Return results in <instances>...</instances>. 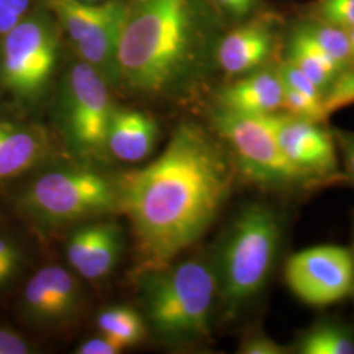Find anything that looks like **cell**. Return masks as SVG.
<instances>
[{"mask_svg":"<svg viewBox=\"0 0 354 354\" xmlns=\"http://www.w3.org/2000/svg\"><path fill=\"white\" fill-rule=\"evenodd\" d=\"M223 150L205 129L183 122L151 163L114 180L117 210L131 226L142 269L172 263L213 225L234 183Z\"/></svg>","mask_w":354,"mask_h":354,"instance_id":"cell-1","label":"cell"},{"mask_svg":"<svg viewBox=\"0 0 354 354\" xmlns=\"http://www.w3.org/2000/svg\"><path fill=\"white\" fill-rule=\"evenodd\" d=\"M218 30L210 0H125L118 86L140 96H175L214 53Z\"/></svg>","mask_w":354,"mask_h":354,"instance_id":"cell-2","label":"cell"},{"mask_svg":"<svg viewBox=\"0 0 354 354\" xmlns=\"http://www.w3.org/2000/svg\"><path fill=\"white\" fill-rule=\"evenodd\" d=\"M216 297L214 266L200 257L140 270L142 315L147 329L168 345L207 337Z\"/></svg>","mask_w":354,"mask_h":354,"instance_id":"cell-3","label":"cell"},{"mask_svg":"<svg viewBox=\"0 0 354 354\" xmlns=\"http://www.w3.org/2000/svg\"><path fill=\"white\" fill-rule=\"evenodd\" d=\"M281 238L279 215L266 203H250L234 219L214 266L218 297L228 310H238L264 290Z\"/></svg>","mask_w":354,"mask_h":354,"instance_id":"cell-4","label":"cell"},{"mask_svg":"<svg viewBox=\"0 0 354 354\" xmlns=\"http://www.w3.org/2000/svg\"><path fill=\"white\" fill-rule=\"evenodd\" d=\"M62 30L44 1L0 36V91L20 104H36L61 58Z\"/></svg>","mask_w":354,"mask_h":354,"instance_id":"cell-5","label":"cell"},{"mask_svg":"<svg viewBox=\"0 0 354 354\" xmlns=\"http://www.w3.org/2000/svg\"><path fill=\"white\" fill-rule=\"evenodd\" d=\"M117 205L114 180L89 165L48 171L36 177L19 200L26 216L44 227H59L114 212Z\"/></svg>","mask_w":354,"mask_h":354,"instance_id":"cell-6","label":"cell"},{"mask_svg":"<svg viewBox=\"0 0 354 354\" xmlns=\"http://www.w3.org/2000/svg\"><path fill=\"white\" fill-rule=\"evenodd\" d=\"M111 84L77 59L64 73L58 96V122L68 147L84 160H104L106 134L115 104Z\"/></svg>","mask_w":354,"mask_h":354,"instance_id":"cell-7","label":"cell"},{"mask_svg":"<svg viewBox=\"0 0 354 354\" xmlns=\"http://www.w3.org/2000/svg\"><path fill=\"white\" fill-rule=\"evenodd\" d=\"M214 127L227 143L235 165L243 176L270 189H291L314 178L291 163L279 147L272 113L243 114L221 109Z\"/></svg>","mask_w":354,"mask_h":354,"instance_id":"cell-8","label":"cell"},{"mask_svg":"<svg viewBox=\"0 0 354 354\" xmlns=\"http://www.w3.org/2000/svg\"><path fill=\"white\" fill-rule=\"evenodd\" d=\"M77 59L99 71L111 86H118V42L125 0L88 3L84 0H44Z\"/></svg>","mask_w":354,"mask_h":354,"instance_id":"cell-9","label":"cell"},{"mask_svg":"<svg viewBox=\"0 0 354 354\" xmlns=\"http://www.w3.org/2000/svg\"><path fill=\"white\" fill-rule=\"evenodd\" d=\"M285 279L292 294L306 304H336L352 294L353 252L329 244L294 253L286 261Z\"/></svg>","mask_w":354,"mask_h":354,"instance_id":"cell-10","label":"cell"},{"mask_svg":"<svg viewBox=\"0 0 354 354\" xmlns=\"http://www.w3.org/2000/svg\"><path fill=\"white\" fill-rule=\"evenodd\" d=\"M82 298L74 272L64 266H44L28 281L21 310L26 319L36 324L59 327L75 319Z\"/></svg>","mask_w":354,"mask_h":354,"instance_id":"cell-11","label":"cell"},{"mask_svg":"<svg viewBox=\"0 0 354 354\" xmlns=\"http://www.w3.org/2000/svg\"><path fill=\"white\" fill-rule=\"evenodd\" d=\"M279 147L292 165L317 180L337 174L335 140L320 122L290 113H272Z\"/></svg>","mask_w":354,"mask_h":354,"instance_id":"cell-12","label":"cell"},{"mask_svg":"<svg viewBox=\"0 0 354 354\" xmlns=\"http://www.w3.org/2000/svg\"><path fill=\"white\" fill-rule=\"evenodd\" d=\"M124 232L115 222H97L76 228L66 243L71 270L87 281L106 279L124 252Z\"/></svg>","mask_w":354,"mask_h":354,"instance_id":"cell-13","label":"cell"},{"mask_svg":"<svg viewBox=\"0 0 354 354\" xmlns=\"http://www.w3.org/2000/svg\"><path fill=\"white\" fill-rule=\"evenodd\" d=\"M273 45L274 38L270 26L264 20H253L219 38L214 58L228 75H244L266 62Z\"/></svg>","mask_w":354,"mask_h":354,"instance_id":"cell-14","label":"cell"},{"mask_svg":"<svg viewBox=\"0 0 354 354\" xmlns=\"http://www.w3.org/2000/svg\"><path fill=\"white\" fill-rule=\"evenodd\" d=\"M50 152V140L42 129L0 120V180L24 175Z\"/></svg>","mask_w":354,"mask_h":354,"instance_id":"cell-15","label":"cell"},{"mask_svg":"<svg viewBox=\"0 0 354 354\" xmlns=\"http://www.w3.org/2000/svg\"><path fill=\"white\" fill-rule=\"evenodd\" d=\"M285 84L277 71L253 70L222 89L218 100L221 109L243 114L279 112L283 104Z\"/></svg>","mask_w":354,"mask_h":354,"instance_id":"cell-16","label":"cell"},{"mask_svg":"<svg viewBox=\"0 0 354 354\" xmlns=\"http://www.w3.org/2000/svg\"><path fill=\"white\" fill-rule=\"evenodd\" d=\"M158 134L159 127L151 115L115 105L108 127L106 150L109 156L125 163L143 162L153 151Z\"/></svg>","mask_w":354,"mask_h":354,"instance_id":"cell-17","label":"cell"},{"mask_svg":"<svg viewBox=\"0 0 354 354\" xmlns=\"http://www.w3.org/2000/svg\"><path fill=\"white\" fill-rule=\"evenodd\" d=\"M289 62L308 76L319 88H326L340 71L328 55L297 29L289 44Z\"/></svg>","mask_w":354,"mask_h":354,"instance_id":"cell-18","label":"cell"},{"mask_svg":"<svg viewBox=\"0 0 354 354\" xmlns=\"http://www.w3.org/2000/svg\"><path fill=\"white\" fill-rule=\"evenodd\" d=\"M96 326L100 333L108 335L127 349L143 342L147 333L143 315L125 304L109 306L102 310L96 315Z\"/></svg>","mask_w":354,"mask_h":354,"instance_id":"cell-19","label":"cell"},{"mask_svg":"<svg viewBox=\"0 0 354 354\" xmlns=\"http://www.w3.org/2000/svg\"><path fill=\"white\" fill-rule=\"evenodd\" d=\"M301 354H354V333L336 323H320L304 332L297 344Z\"/></svg>","mask_w":354,"mask_h":354,"instance_id":"cell-20","label":"cell"},{"mask_svg":"<svg viewBox=\"0 0 354 354\" xmlns=\"http://www.w3.org/2000/svg\"><path fill=\"white\" fill-rule=\"evenodd\" d=\"M299 30L324 51L340 70L352 58L351 41L346 30L320 21L301 26Z\"/></svg>","mask_w":354,"mask_h":354,"instance_id":"cell-21","label":"cell"},{"mask_svg":"<svg viewBox=\"0 0 354 354\" xmlns=\"http://www.w3.org/2000/svg\"><path fill=\"white\" fill-rule=\"evenodd\" d=\"M314 13L320 23L344 30L354 28V0H317Z\"/></svg>","mask_w":354,"mask_h":354,"instance_id":"cell-22","label":"cell"},{"mask_svg":"<svg viewBox=\"0 0 354 354\" xmlns=\"http://www.w3.org/2000/svg\"><path fill=\"white\" fill-rule=\"evenodd\" d=\"M282 108H285L288 113L295 117H301L315 122H322L328 117L324 109V102L314 100L288 86H285L283 91Z\"/></svg>","mask_w":354,"mask_h":354,"instance_id":"cell-23","label":"cell"},{"mask_svg":"<svg viewBox=\"0 0 354 354\" xmlns=\"http://www.w3.org/2000/svg\"><path fill=\"white\" fill-rule=\"evenodd\" d=\"M279 75L285 86L295 89L314 100L324 102L322 89L319 88L308 76L304 75L297 66H294L289 61L282 66V68L279 70Z\"/></svg>","mask_w":354,"mask_h":354,"instance_id":"cell-24","label":"cell"},{"mask_svg":"<svg viewBox=\"0 0 354 354\" xmlns=\"http://www.w3.org/2000/svg\"><path fill=\"white\" fill-rule=\"evenodd\" d=\"M37 0H0V36L17 26L38 3Z\"/></svg>","mask_w":354,"mask_h":354,"instance_id":"cell-25","label":"cell"},{"mask_svg":"<svg viewBox=\"0 0 354 354\" xmlns=\"http://www.w3.org/2000/svg\"><path fill=\"white\" fill-rule=\"evenodd\" d=\"M354 104V71L339 77L328 95L324 97V109L327 114Z\"/></svg>","mask_w":354,"mask_h":354,"instance_id":"cell-26","label":"cell"},{"mask_svg":"<svg viewBox=\"0 0 354 354\" xmlns=\"http://www.w3.org/2000/svg\"><path fill=\"white\" fill-rule=\"evenodd\" d=\"M21 259L20 248L10 239L0 236V289L16 276Z\"/></svg>","mask_w":354,"mask_h":354,"instance_id":"cell-27","label":"cell"},{"mask_svg":"<svg viewBox=\"0 0 354 354\" xmlns=\"http://www.w3.org/2000/svg\"><path fill=\"white\" fill-rule=\"evenodd\" d=\"M241 354H285L288 348L261 332L248 335L239 345Z\"/></svg>","mask_w":354,"mask_h":354,"instance_id":"cell-28","label":"cell"},{"mask_svg":"<svg viewBox=\"0 0 354 354\" xmlns=\"http://www.w3.org/2000/svg\"><path fill=\"white\" fill-rule=\"evenodd\" d=\"M127 348L115 342L108 335L99 333L95 337H91L88 340L82 342L76 348L75 353L77 354H118L124 352Z\"/></svg>","mask_w":354,"mask_h":354,"instance_id":"cell-29","label":"cell"},{"mask_svg":"<svg viewBox=\"0 0 354 354\" xmlns=\"http://www.w3.org/2000/svg\"><path fill=\"white\" fill-rule=\"evenodd\" d=\"M35 352L23 335L11 328L0 327V354H29Z\"/></svg>","mask_w":354,"mask_h":354,"instance_id":"cell-30","label":"cell"},{"mask_svg":"<svg viewBox=\"0 0 354 354\" xmlns=\"http://www.w3.org/2000/svg\"><path fill=\"white\" fill-rule=\"evenodd\" d=\"M216 11L223 13L228 19L241 20L247 17L256 7L257 0H210Z\"/></svg>","mask_w":354,"mask_h":354,"instance_id":"cell-31","label":"cell"},{"mask_svg":"<svg viewBox=\"0 0 354 354\" xmlns=\"http://www.w3.org/2000/svg\"><path fill=\"white\" fill-rule=\"evenodd\" d=\"M337 145L342 151L346 176L354 184V134L340 133L337 134Z\"/></svg>","mask_w":354,"mask_h":354,"instance_id":"cell-32","label":"cell"},{"mask_svg":"<svg viewBox=\"0 0 354 354\" xmlns=\"http://www.w3.org/2000/svg\"><path fill=\"white\" fill-rule=\"evenodd\" d=\"M351 250H352V252H353V259H354V225H353V245H352V248H351ZM351 295H352V297H353V299H354V281H353V288H352V294H351Z\"/></svg>","mask_w":354,"mask_h":354,"instance_id":"cell-33","label":"cell"},{"mask_svg":"<svg viewBox=\"0 0 354 354\" xmlns=\"http://www.w3.org/2000/svg\"><path fill=\"white\" fill-rule=\"evenodd\" d=\"M84 1H88V3H102V1H106V0H84Z\"/></svg>","mask_w":354,"mask_h":354,"instance_id":"cell-34","label":"cell"},{"mask_svg":"<svg viewBox=\"0 0 354 354\" xmlns=\"http://www.w3.org/2000/svg\"><path fill=\"white\" fill-rule=\"evenodd\" d=\"M352 58H353V59H354V54H353V55H352Z\"/></svg>","mask_w":354,"mask_h":354,"instance_id":"cell-35","label":"cell"}]
</instances>
